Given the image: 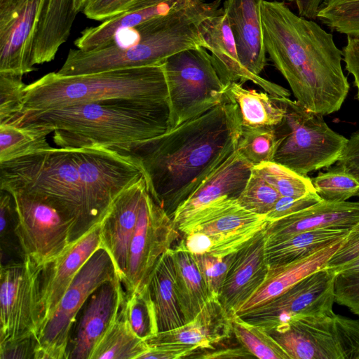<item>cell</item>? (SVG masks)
<instances>
[{
	"label": "cell",
	"mask_w": 359,
	"mask_h": 359,
	"mask_svg": "<svg viewBox=\"0 0 359 359\" xmlns=\"http://www.w3.org/2000/svg\"><path fill=\"white\" fill-rule=\"evenodd\" d=\"M242 130L238 107L223 100L130 154L140 162L154 200L172 218L177 209L236 149Z\"/></svg>",
	"instance_id": "1"
},
{
	"label": "cell",
	"mask_w": 359,
	"mask_h": 359,
	"mask_svg": "<svg viewBox=\"0 0 359 359\" xmlns=\"http://www.w3.org/2000/svg\"><path fill=\"white\" fill-rule=\"evenodd\" d=\"M261 17L266 54L296 100L323 116L338 111L350 85L333 35L282 1L263 0Z\"/></svg>",
	"instance_id": "2"
},
{
	"label": "cell",
	"mask_w": 359,
	"mask_h": 359,
	"mask_svg": "<svg viewBox=\"0 0 359 359\" xmlns=\"http://www.w3.org/2000/svg\"><path fill=\"white\" fill-rule=\"evenodd\" d=\"M168 100L113 99L27 111L11 122L53 133L59 147H102L130 154L168 130Z\"/></svg>",
	"instance_id": "3"
},
{
	"label": "cell",
	"mask_w": 359,
	"mask_h": 359,
	"mask_svg": "<svg viewBox=\"0 0 359 359\" xmlns=\"http://www.w3.org/2000/svg\"><path fill=\"white\" fill-rule=\"evenodd\" d=\"M214 14L205 0H190L169 13L123 30L124 39H115L100 48L84 51L71 49L56 72L62 76L155 65L186 49L206 43L201 27Z\"/></svg>",
	"instance_id": "4"
},
{
	"label": "cell",
	"mask_w": 359,
	"mask_h": 359,
	"mask_svg": "<svg viewBox=\"0 0 359 359\" xmlns=\"http://www.w3.org/2000/svg\"><path fill=\"white\" fill-rule=\"evenodd\" d=\"M25 93L20 114L113 99L169 100L163 62L72 76L50 72L27 85Z\"/></svg>",
	"instance_id": "5"
},
{
	"label": "cell",
	"mask_w": 359,
	"mask_h": 359,
	"mask_svg": "<svg viewBox=\"0 0 359 359\" xmlns=\"http://www.w3.org/2000/svg\"><path fill=\"white\" fill-rule=\"evenodd\" d=\"M0 189L26 190L50 199L74 219L73 241L96 226L70 148L51 147L0 163Z\"/></svg>",
	"instance_id": "6"
},
{
	"label": "cell",
	"mask_w": 359,
	"mask_h": 359,
	"mask_svg": "<svg viewBox=\"0 0 359 359\" xmlns=\"http://www.w3.org/2000/svg\"><path fill=\"white\" fill-rule=\"evenodd\" d=\"M279 99L285 114L273 128V161L304 177L337 163L348 139L331 129L323 115L309 110L297 100Z\"/></svg>",
	"instance_id": "7"
},
{
	"label": "cell",
	"mask_w": 359,
	"mask_h": 359,
	"mask_svg": "<svg viewBox=\"0 0 359 359\" xmlns=\"http://www.w3.org/2000/svg\"><path fill=\"white\" fill-rule=\"evenodd\" d=\"M170 130L220 103L229 83L203 47L186 49L163 61Z\"/></svg>",
	"instance_id": "8"
},
{
	"label": "cell",
	"mask_w": 359,
	"mask_h": 359,
	"mask_svg": "<svg viewBox=\"0 0 359 359\" xmlns=\"http://www.w3.org/2000/svg\"><path fill=\"white\" fill-rule=\"evenodd\" d=\"M7 191L15 203V235L23 257H29L45 269L62 255L73 242L75 221L41 194L22 189Z\"/></svg>",
	"instance_id": "9"
},
{
	"label": "cell",
	"mask_w": 359,
	"mask_h": 359,
	"mask_svg": "<svg viewBox=\"0 0 359 359\" xmlns=\"http://www.w3.org/2000/svg\"><path fill=\"white\" fill-rule=\"evenodd\" d=\"M269 221L243 208L237 199L217 202L198 212L178 227L191 255L225 257L236 252Z\"/></svg>",
	"instance_id": "10"
},
{
	"label": "cell",
	"mask_w": 359,
	"mask_h": 359,
	"mask_svg": "<svg viewBox=\"0 0 359 359\" xmlns=\"http://www.w3.org/2000/svg\"><path fill=\"white\" fill-rule=\"evenodd\" d=\"M1 264L0 346L35 337L41 330L40 284L43 268L31 258Z\"/></svg>",
	"instance_id": "11"
},
{
	"label": "cell",
	"mask_w": 359,
	"mask_h": 359,
	"mask_svg": "<svg viewBox=\"0 0 359 359\" xmlns=\"http://www.w3.org/2000/svg\"><path fill=\"white\" fill-rule=\"evenodd\" d=\"M115 277L110 255L99 249L76 275L40 332L34 359L68 358L71 330L78 313L93 293Z\"/></svg>",
	"instance_id": "12"
},
{
	"label": "cell",
	"mask_w": 359,
	"mask_h": 359,
	"mask_svg": "<svg viewBox=\"0 0 359 359\" xmlns=\"http://www.w3.org/2000/svg\"><path fill=\"white\" fill-rule=\"evenodd\" d=\"M95 224H99L116 197L143 175L132 154L102 148H70Z\"/></svg>",
	"instance_id": "13"
},
{
	"label": "cell",
	"mask_w": 359,
	"mask_h": 359,
	"mask_svg": "<svg viewBox=\"0 0 359 359\" xmlns=\"http://www.w3.org/2000/svg\"><path fill=\"white\" fill-rule=\"evenodd\" d=\"M336 276L334 271L322 268L240 316L267 332L296 316H334Z\"/></svg>",
	"instance_id": "14"
},
{
	"label": "cell",
	"mask_w": 359,
	"mask_h": 359,
	"mask_svg": "<svg viewBox=\"0 0 359 359\" xmlns=\"http://www.w3.org/2000/svg\"><path fill=\"white\" fill-rule=\"evenodd\" d=\"M179 229L154 200L149 189L143 198L129 250L128 269L122 283L126 296L149 285L161 256L180 237Z\"/></svg>",
	"instance_id": "15"
},
{
	"label": "cell",
	"mask_w": 359,
	"mask_h": 359,
	"mask_svg": "<svg viewBox=\"0 0 359 359\" xmlns=\"http://www.w3.org/2000/svg\"><path fill=\"white\" fill-rule=\"evenodd\" d=\"M45 0L0 1V73L34 70V39Z\"/></svg>",
	"instance_id": "16"
},
{
	"label": "cell",
	"mask_w": 359,
	"mask_h": 359,
	"mask_svg": "<svg viewBox=\"0 0 359 359\" xmlns=\"http://www.w3.org/2000/svg\"><path fill=\"white\" fill-rule=\"evenodd\" d=\"M147 190L142 175L116 197L100 223L102 248L110 255L116 276L122 283L128 269L131 241Z\"/></svg>",
	"instance_id": "17"
},
{
	"label": "cell",
	"mask_w": 359,
	"mask_h": 359,
	"mask_svg": "<svg viewBox=\"0 0 359 359\" xmlns=\"http://www.w3.org/2000/svg\"><path fill=\"white\" fill-rule=\"evenodd\" d=\"M100 248H103L99 224L73 241L62 255L43 269L40 284V332L76 275Z\"/></svg>",
	"instance_id": "18"
},
{
	"label": "cell",
	"mask_w": 359,
	"mask_h": 359,
	"mask_svg": "<svg viewBox=\"0 0 359 359\" xmlns=\"http://www.w3.org/2000/svg\"><path fill=\"white\" fill-rule=\"evenodd\" d=\"M333 317L296 316L268 333L291 359H343Z\"/></svg>",
	"instance_id": "19"
},
{
	"label": "cell",
	"mask_w": 359,
	"mask_h": 359,
	"mask_svg": "<svg viewBox=\"0 0 359 359\" xmlns=\"http://www.w3.org/2000/svg\"><path fill=\"white\" fill-rule=\"evenodd\" d=\"M253 166L236 149L177 209L172 219L177 228L210 205L238 199Z\"/></svg>",
	"instance_id": "20"
},
{
	"label": "cell",
	"mask_w": 359,
	"mask_h": 359,
	"mask_svg": "<svg viewBox=\"0 0 359 359\" xmlns=\"http://www.w3.org/2000/svg\"><path fill=\"white\" fill-rule=\"evenodd\" d=\"M201 30L206 43V49L210 51L219 71L229 83H243L250 81L272 95L289 97L290 93L287 89L261 76L252 74L242 65L223 7L202 22Z\"/></svg>",
	"instance_id": "21"
},
{
	"label": "cell",
	"mask_w": 359,
	"mask_h": 359,
	"mask_svg": "<svg viewBox=\"0 0 359 359\" xmlns=\"http://www.w3.org/2000/svg\"><path fill=\"white\" fill-rule=\"evenodd\" d=\"M265 245L264 229L234 252L219 295L220 303L229 313L236 312L265 280L269 271Z\"/></svg>",
	"instance_id": "22"
},
{
	"label": "cell",
	"mask_w": 359,
	"mask_h": 359,
	"mask_svg": "<svg viewBox=\"0 0 359 359\" xmlns=\"http://www.w3.org/2000/svg\"><path fill=\"white\" fill-rule=\"evenodd\" d=\"M125 297L123 286L116 276L91 294L80 319L68 358L90 359L97 344L117 318Z\"/></svg>",
	"instance_id": "23"
},
{
	"label": "cell",
	"mask_w": 359,
	"mask_h": 359,
	"mask_svg": "<svg viewBox=\"0 0 359 359\" xmlns=\"http://www.w3.org/2000/svg\"><path fill=\"white\" fill-rule=\"evenodd\" d=\"M359 222V202L321 201L275 221L264 229L266 244L318 229H350Z\"/></svg>",
	"instance_id": "24"
},
{
	"label": "cell",
	"mask_w": 359,
	"mask_h": 359,
	"mask_svg": "<svg viewBox=\"0 0 359 359\" xmlns=\"http://www.w3.org/2000/svg\"><path fill=\"white\" fill-rule=\"evenodd\" d=\"M231 315L219 297H211L193 320L177 328L158 332L145 341L147 344H188L196 346L199 351L215 349V345L233 334Z\"/></svg>",
	"instance_id": "25"
},
{
	"label": "cell",
	"mask_w": 359,
	"mask_h": 359,
	"mask_svg": "<svg viewBox=\"0 0 359 359\" xmlns=\"http://www.w3.org/2000/svg\"><path fill=\"white\" fill-rule=\"evenodd\" d=\"M262 1L225 0L223 4L241 62L257 76L266 64L261 17Z\"/></svg>",
	"instance_id": "26"
},
{
	"label": "cell",
	"mask_w": 359,
	"mask_h": 359,
	"mask_svg": "<svg viewBox=\"0 0 359 359\" xmlns=\"http://www.w3.org/2000/svg\"><path fill=\"white\" fill-rule=\"evenodd\" d=\"M343 239L300 259L284 265L269 267L262 284L236 313L242 316L281 294L311 273L325 267Z\"/></svg>",
	"instance_id": "27"
},
{
	"label": "cell",
	"mask_w": 359,
	"mask_h": 359,
	"mask_svg": "<svg viewBox=\"0 0 359 359\" xmlns=\"http://www.w3.org/2000/svg\"><path fill=\"white\" fill-rule=\"evenodd\" d=\"M77 0H45L34 39L33 63L52 61L68 39L79 12Z\"/></svg>",
	"instance_id": "28"
},
{
	"label": "cell",
	"mask_w": 359,
	"mask_h": 359,
	"mask_svg": "<svg viewBox=\"0 0 359 359\" xmlns=\"http://www.w3.org/2000/svg\"><path fill=\"white\" fill-rule=\"evenodd\" d=\"M149 287L154 304L158 332L170 330L186 323L175 286L172 248L158 260L149 278Z\"/></svg>",
	"instance_id": "29"
},
{
	"label": "cell",
	"mask_w": 359,
	"mask_h": 359,
	"mask_svg": "<svg viewBox=\"0 0 359 359\" xmlns=\"http://www.w3.org/2000/svg\"><path fill=\"white\" fill-rule=\"evenodd\" d=\"M189 0H171L159 4L128 11L104 20L96 26L88 27L75 41L77 49L88 51L110 43L120 31L135 27L157 16L166 14Z\"/></svg>",
	"instance_id": "30"
},
{
	"label": "cell",
	"mask_w": 359,
	"mask_h": 359,
	"mask_svg": "<svg viewBox=\"0 0 359 359\" xmlns=\"http://www.w3.org/2000/svg\"><path fill=\"white\" fill-rule=\"evenodd\" d=\"M226 93L237 104L242 128H274L284 116L279 97L245 88L238 82L231 83Z\"/></svg>",
	"instance_id": "31"
},
{
	"label": "cell",
	"mask_w": 359,
	"mask_h": 359,
	"mask_svg": "<svg viewBox=\"0 0 359 359\" xmlns=\"http://www.w3.org/2000/svg\"><path fill=\"white\" fill-rule=\"evenodd\" d=\"M349 229H318L291 235L266 244L269 267L284 265L307 257L345 238Z\"/></svg>",
	"instance_id": "32"
},
{
	"label": "cell",
	"mask_w": 359,
	"mask_h": 359,
	"mask_svg": "<svg viewBox=\"0 0 359 359\" xmlns=\"http://www.w3.org/2000/svg\"><path fill=\"white\" fill-rule=\"evenodd\" d=\"M172 251L177 297L185 322L188 323L195 318L210 297L193 255L181 241Z\"/></svg>",
	"instance_id": "33"
},
{
	"label": "cell",
	"mask_w": 359,
	"mask_h": 359,
	"mask_svg": "<svg viewBox=\"0 0 359 359\" xmlns=\"http://www.w3.org/2000/svg\"><path fill=\"white\" fill-rule=\"evenodd\" d=\"M124 301L117 318L97 344L90 359H140L148 350L147 342L135 332L127 318Z\"/></svg>",
	"instance_id": "34"
},
{
	"label": "cell",
	"mask_w": 359,
	"mask_h": 359,
	"mask_svg": "<svg viewBox=\"0 0 359 359\" xmlns=\"http://www.w3.org/2000/svg\"><path fill=\"white\" fill-rule=\"evenodd\" d=\"M50 133L43 128L0 124V163L21 158L51 147L47 141Z\"/></svg>",
	"instance_id": "35"
},
{
	"label": "cell",
	"mask_w": 359,
	"mask_h": 359,
	"mask_svg": "<svg viewBox=\"0 0 359 359\" xmlns=\"http://www.w3.org/2000/svg\"><path fill=\"white\" fill-rule=\"evenodd\" d=\"M233 334L240 345L260 359H291L279 344L262 328L231 312Z\"/></svg>",
	"instance_id": "36"
},
{
	"label": "cell",
	"mask_w": 359,
	"mask_h": 359,
	"mask_svg": "<svg viewBox=\"0 0 359 359\" xmlns=\"http://www.w3.org/2000/svg\"><path fill=\"white\" fill-rule=\"evenodd\" d=\"M252 169L282 196L300 197L316 191L311 178L302 176L274 161L254 165Z\"/></svg>",
	"instance_id": "37"
},
{
	"label": "cell",
	"mask_w": 359,
	"mask_h": 359,
	"mask_svg": "<svg viewBox=\"0 0 359 359\" xmlns=\"http://www.w3.org/2000/svg\"><path fill=\"white\" fill-rule=\"evenodd\" d=\"M124 307L135 332L145 340L158 332L154 304L149 285L126 296Z\"/></svg>",
	"instance_id": "38"
},
{
	"label": "cell",
	"mask_w": 359,
	"mask_h": 359,
	"mask_svg": "<svg viewBox=\"0 0 359 359\" xmlns=\"http://www.w3.org/2000/svg\"><path fill=\"white\" fill-rule=\"evenodd\" d=\"M316 193L329 202L346 201L359 194V180L337 166L311 179Z\"/></svg>",
	"instance_id": "39"
},
{
	"label": "cell",
	"mask_w": 359,
	"mask_h": 359,
	"mask_svg": "<svg viewBox=\"0 0 359 359\" xmlns=\"http://www.w3.org/2000/svg\"><path fill=\"white\" fill-rule=\"evenodd\" d=\"M276 148L273 128H242L236 150L253 165L273 161Z\"/></svg>",
	"instance_id": "40"
},
{
	"label": "cell",
	"mask_w": 359,
	"mask_h": 359,
	"mask_svg": "<svg viewBox=\"0 0 359 359\" xmlns=\"http://www.w3.org/2000/svg\"><path fill=\"white\" fill-rule=\"evenodd\" d=\"M280 197L276 189L255 170L238 198V203L254 213L266 215Z\"/></svg>",
	"instance_id": "41"
},
{
	"label": "cell",
	"mask_w": 359,
	"mask_h": 359,
	"mask_svg": "<svg viewBox=\"0 0 359 359\" xmlns=\"http://www.w3.org/2000/svg\"><path fill=\"white\" fill-rule=\"evenodd\" d=\"M317 19L334 32L359 35V1L334 5H323Z\"/></svg>",
	"instance_id": "42"
},
{
	"label": "cell",
	"mask_w": 359,
	"mask_h": 359,
	"mask_svg": "<svg viewBox=\"0 0 359 359\" xmlns=\"http://www.w3.org/2000/svg\"><path fill=\"white\" fill-rule=\"evenodd\" d=\"M22 76L0 73V124L11 122L22 110L26 84Z\"/></svg>",
	"instance_id": "43"
},
{
	"label": "cell",
	"mask_w": 359,
	"mask_h": 359,
	"mask_svg": "<svg viewBox=\"0 0 359 359\" xmlns=\"http://www.w3.org/2000/svg\"><path fill=\"white\" fill-rule=\"evenodd\" d=\"M233 255L234 253L225 257H217L208 254L192 255L210 298L219 297L233 261Z\"/></svg>",
	"instance_id": "44"
},
{
	"label": "cell",
	"mask_w": 359,
	"mask_h": 359,
	"mask_svg": "<svg viewBox=\"0 0 359 359\" xmlns=\"http://www.w3.org/2000/svg\"><path fill=\"white\" fill-rule=\"evenodd\" d=\"M333 320L343 359H359V320L335 313Z\"/></svg>",
	"instance_id": "45"
},
{
	"label": "cell",
	"mask_w": 359,
	"mask_h": 359,
	"mask_svg": "<svg viewBox=\"0 0 359 359\" xmlns=\"http://www.w3.org/2000/svg\"><path fill=\"white\" fill-rule=\"evenodd\" d=\"M137 0H86L84 15L94 20H105L128 11Z\"/></svg>",
	"instance_id": "46"
},
{
	"label": "cell",
	"mask_w": 359,
	"mask_h": 359,
	"mask_svg": "<svg viewBox=\"0 0 359 359\" xmlns=\"http://www.w3.org/2000/svg\"><path fill=\"white\" fill-rule=\"evenodd\" d=\"M359 257V222L351 228L325 267L337 271Z\"/></svg>",
	"instance_id": "47"
},
{
	"label": "cell",
	"mask_w": 359,
	"mask_h": 359,
	"mask_svg": "<svg viewBox=\"0 0 359 359\" xmlns=\"http://www.w3.org/2000/svg\"><path fill=\"white\" fill-rule=\"evenodd\" d=\"M323 199L316 191L300 197L282 196L278 199L273 208L266 214L269 222L275 221L313 205Z\"/></svg>",
	"instance_id": "48"
},
{
	"label": "cell",
	"mask_w": 359,
	"mask_h": 359,
	"mask_svg": "<svg viewBox=\"0 0 359 359\" xmlns=\"http://www.w3.org/2000/svg\"><path fill=\"white\" fill-rule=\"evenodd\" d=\"M335 302L347 307L359 317V279H350L337 274Z\"/></svg>",
	"instance_id": "49"
},
{
	"label": "cell",
	"mask_w": 359,
	"mask_h": 359,
	"mask_svg": "<svg viewBox=\"0 0 359 359\" xmlns=\"http://www.w3.org/2000/svg\"><path fill=\"white\" fill-rule=\"evenodd\" d=\"M148 350L140 359H180L189 358L199 349L195 346L184 344L161 343L147 344Z\"/></svg>",
	"instance_id": "50"
},
{
	"label": "cell",
	"mask_w": 359,
	"mask_h": 359,
	"mask_svg": "<svg viewBox=\"0 0 359 359\" xmlns=\"http://www.w3.org/2000/svg\"><path fill=\"white\" fill-rule=\"evenodd\" d=\"M342 49L346 70L353 77L356 98L359 100V35H348Z\"/></svg>",
	"instance_id": "51"
},
{
	"label": "cell",
	"mask_w": 359,
	"mask_h": 359,
	"mask_svg": "<svg viewBox=\"0 0 359 359\" xmlns=\"http://www.w3.org/2000/svg\"><path fill=\"white\" fill-rule=\"evenodd\" d=\"M38 339L31 337L0 346V358H34Z\"/></svg>",
	"instance_id": "52"
},
{
	"label": "cell",
	"mask_w": 359,
	"mask_h": 359,
	"mask_svg": "<svg viewBox=\"0 0 359 359\" xmlns=\"http://www.w3.org/2000/svg\"><path fill=\"white\" fill-rule=\"evenodd\" d=\"M337 165L359 180V130L348 139Z\"/></svg>",
	"instance_id": "53"
},
{
	"label": "cell",
	"mask_w": 359,
	"mask_h": 359,
	"mask_svg": "<svg viewBox=\"0 0 359 359\" xmlns=\"http://www.w3.org/2000/svg\"><path fill=\"white\" fill-rule=\"evenodd\" d=\"M203 353H195L189 358L201 359H235V358H251L255 356L245 348L241 345L240 347L226 348L219 350L203 349Z\"/></svg>",
	"instance_id": "54"
},
{
	"label": "cell",
	"mask_w": 359,
	"mask_h": 359,
	"mask_svg": "<svg viewBox=\"0 0 359 359\" xmlns=\"http://www.w3.org/2000/svg\"><path fill=\"white\" fill-rule=\"evenodd\" d=\"M325 0H294L299 15L316 20L318 13Z\"/></svg>",
	"instance_id": "55"
},
{
	"label": "cell",
	"mask_w": 359,
	"mask_h": 359,
	"mask_svg": "<svg viewBox=\"0 0 359 359\" xmlns=\"http://www.w3.org/2000/svg\"><path fill=\"white\" fill-rule=\"evenodd\" d=\"M337 274L350 279H359V257L337 271Z\"/></svg>",
	"instance_id": "56"
},
{
	"label": "cell",
	"mask_w": 359,
	"mask_h": 359,
	"mask_svg": "<svg viewBox=\"0 0 359 359\" xmlns=\"http://www.w3.org/2000/svg\"><path fill=\"white\" fill-rule=\"evenodd\" d=\"M355 1H359V0H325L324 1V3L323 4V5L330 6V5H334V4H337Z\"/></svg>",
	"instance_id": "57"
},
{
	"label": "cell",
	"mask_w": 359,
	"mask_h": 359,
	"mask_svg": "<svg viewBox=\"0 0 359 359\" xmlns=\"http://www.w3.org/2000/svg\"><path fill=\"white\" fill-rule=\"evenodd\" d=\"M283 1H294V0H283Z\"/></svg>",
	"instance_id": "58"
},
{
	"label": "cell",
	"mask_w": 359,
	"mask_h": 359,
	"mask_svg": "<svg viewBox=\"0 0 359 359\" xmlns=\"http://www.w3.org/2000/svg\"><path fill=\"white\" fill-rule=\"evenodd\" d=\"M0 1H2V0H0Z\"/></svg>",
	"instance_id": "59"
}]
</instances>
